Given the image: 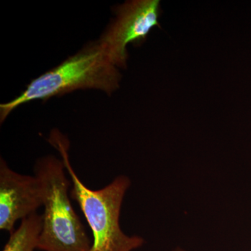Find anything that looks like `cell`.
Here are the masks:
<instances>
[{
	"mask_svg": "<svg viewBox=\"0 0 251 251\" xmlns=\"http://www.w3.org/2000/svg\"><path fill=\"white\" fill-rule=\"evenodd\" d=\"M119 68L94 43L66 59L62 64L31 81L21 95L0 105L1 123L10 113L34 100H46L79 89H97L112 94L120 87Z\"/></svg>",
	"mask_w": 251,
	"mask_h": 251,
	"instance_id": "7a4b0ae2",
	"label": "cell"
},
{
	"mask_svg": "<svg viewBox=\"0 0 251 251\" xmlns=\"http://www.w3.org/2000/svg\"><path fill=\"white\" fill-rule=\"evenodd\" d=\"M116 18L99 41L109 60L117 68L126 67L127 46L143 43L159 23V0H130L119 5Z\"/></svg>",
	"mask_w": 251,
	"mask_h": 251,
	"instance_id": "277c9868",
	"label": "cell"
},
{
	"mask_svg": "<svg viewBox=\"0 0 251 251\" xmlns=\"http://www.w3.org/2000/svg\"><path fill=\"white\" fill-rule=\"evenodd\" d=\"M42 229V215L37 212L21 221V226L10 234L2 251H34L38 249Z\"/></svg>",
	"mask_w": 251,
	"mask_h": 251,
	"instance_id": "8992f818",
	"label": "cell"
},
{
	"mask_svg": "<svg viewBox=\"0 0 251 251\" xmlns=\"http://www.w3.org/2000/svg\"><path fill=\"white\" fill-rule=\"evenodd\" d=\"M171 251H188L185 250V249H183V248L176 247V248H175V249H173V250H171Z\"/></svg>",
	"mask_w": 251,
	"mask_h": 251,
	"instance_id": "52a82bcc",
	"label": "cell"
},
{
	"mask_svg": "<svg viewBox=\"0 0 251 251\" xmlns=\"http://www.w3.org/2000/svg\"><path fill=\"white\" fill-rule=\"evenodd\" d=\"M49 143L58 150L66 171L72 181L70 196L80 206L90 226L93 242L90 251H133L145 244L140 236H128L120 224L122 202L131 182L128 176H117L99 190L86 186L69 161V142L59 131L51 133Z\"/></svg>",
	"mask_w": 251,
	"mask_h": 251,
	"instance_id": "6da1fadb",
	"label": "cell"
},
{
	"mask_svg": "<svg viewBox=\"0 0 251 251\" xmlns=\"http://www.w3.org/2000/svg\"><path fill=\"white\" fill-rule=\"evenodd\" d=\"M44 204V190L34 175L16 173L0 161V229L12 233L18 221L36 212Z\"/></svg>",
	"mask_w": 251,
	"mask_h": 251,
	"instance_id": "5b68a950",
	"label": "cell"
},
{
	"mask_svg": "<svg viewBox=\"0 0 251 251\" xmlns=\"http://www.w3.org/2000/svg\"><path fill=\"white\" fill-rule=\"evenodd\" d=\"M62 159L50 155L36 161L34 174L44 190V212L38 249L90 251L92 244L69 195L71 182Z\"/></svg>",
	"mask_w": 251,
	"mask_h": 251,
	"instance_id": "3957f363",
	"label": "cell"
}]
</instances>
